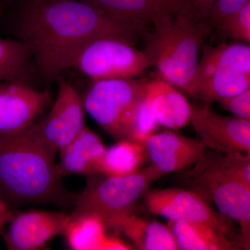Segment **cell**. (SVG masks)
Instances as JSON below:
<instances>
[{"instance_id":"obj_28","label":"cell","mask_w":250,"mask_h":250,"mask_svg":"<svg viewBox=\"0 0 250 250\" xmlns=\"http://www.w3.org/2000/svg\"><path fill=\"white\" fill-rule=\"evenodd\" d=\"M15 213L11 206L7 203L0 194V233L3 229L14 218Z\"/></svg>"},{"instance_id":"obj_21","label":"cell","mask_w":250,"mask_h":250,"mask_svg":"<svg viewBox=\"0 0 250 250\" xmlns=\"http://www.w3.org/2000/svg\"><path fill=\"white\" fill-rule=\"evenodd\" d=\"M103 220L93 215L70 218L62 234L74 250H108L111 236Z\"/></svg>"},{"instance_id":"obj_22","label":"cell","mask_w":250,"mask_h":250,"mask_svg":"<svg viewBox=\"0 0 250 250\" xmlns=\"http://www.w3.org/2000/svg\"><path fill=\"white\" fill-rule=\"evenodd\" d=\"M32 59V49L24 41L0 39V82H26Z\"/></svg>"},{"instance_id":"obj_6","label":"cell","mask_w":250,"mask_h":250,"mask_svg":"<svg viewBox=\"0 0 250 250\" xmlns=\"http://www.w3.org/2000/svg\"><path fill=\"white\" fill-rule=\"evenodd\" d=\"M148 80L93 81L82 99L83 108L115 141H132L136 122L146 104Z\"/></svg>"},{"instance_id":"obj_19","label":"cell","mask_w":250,"mask_h":250,"mask_svg":"<svg viewBox=\"0 0 250 250\" xmlns=\"http://www.w3.org/2000/svg\"><path fill=\"white\" fill-rule=\"evenodd\" d=\"M117 231L131 241L133 247L141 250H179L175 237L168 225L147 221L132 213L121 222Z\"/></svg>"},{"instance_id":"obj_3","label":"cell","mask_w":250,"mask_h":250,"mask_svg":"<svg viewBox=\"0 0 250 250\" xmlns=\"http://www.w3.org/2000/svg\"><path fill=\"white\" fill-rule=\"evenodd\" d=\"M144 52L159 77L191 96L200 49L209 29L184 10L157 20Z\"/></svg>"},{"instance_id":"obj_15","label":"cell","mask_w":250,"mask_h":250,"mask_svg":"<svg viewBox=\"0 0 250 250\" xmlns=\"http://www.w3.org/2000/svg\"><path fill=\"white\" fill-rule=\"evenodd\" d=\"M145 146L152 165L166 175L195 164L207 149L199 139L169 131L151 135Z\"/></svg>"},{"instance_id":"obj_8","label":"cell","mask_w":250,"mask_h":250,"mask_svg":"<svg viewBox=\"0 0 250 250\" xmlns=\"http://www.w3.org/2000/svg\"><path fill=\"white\" fill-rule=\"evenodd\" d=\"M150 62L144 51L134 42L118 37H103L90 41L72 61L75 68L93 81L137 78Z\"/></svg>"},{"instance_id":"obj_13","label":"cell","mask_w":250,"mask_h":250,"mask_svg":"<svg viewBox=\"0 0 250 250\" xmlns=\"http://www.w3.org/2000/svg\"><path fill=\"white\" fill-rule=\"evenodd\" d=\"M69 221L63 212L29 210L15 214L5 243L11 250H35L44 248L51 239L62 234Z\"/></svg>"},{"instance_id":"obj_11","label":"cell","mask_w":250,"mask_h":250,"mask_svg":"<svg viewBox=\"0 0 250 250\" xmlns=\"http://www.w3.org/2000/svg\"><path fill=\"white\" fill-rule=\"evenodd\" d=\"M206 148L223 153L250 154V121L223 116L210 105H192L190 122Z\"/></svg>"},{"instance_id":"obj_4","label":"cell","mask_w":250,"mask_h":250,"mask_svg":"<svg viewBox=\"0 0 250 250\" xmlns=\"http://www.w3.org/2000/svg\"><path fill=\"white\" fill-rule=\"evenodd\" d=\"M205 151L190 170L182 174L187 188L196 192L219 213L239 225L242 248L250 249V186L229 171L218 151Z\"/></svg>"},{"instance_id":"obj_16","label":"cell","mask_w":250,"mask_h":250,"mask_svg":"<svg viewBox=\"0 0 250 250\" xmlns=\"http://www.w3.org/2000/svg\"><path fill=\"white\" fill-rule=\"evenodd\" d=\"M106 147L98 135L84 126L71 142L59 151L60 160L56 164L59 178L70 175L98 174L99 166Z\"/></svg>"},{"instance_id":"obj_7","label":"cell","mask_w":250,"mask_h":250,"mask_svg":"<svg viewBox=\"0 0 250 250\" xmlns=\"http://www.w3.org/2000/svg\"><path fill=\"white\" fill-rule=\"evenodd\" d=\"M249 88L250 45L223 42L202 48L190 97L211 106Z\"/></svg>"},{"instance_id":"obj_25","label":"cell","mask_w":250,"mask_h":250,"mask_svg":"<svg viewBox=\"0 0 250 250\" xmlns=\"http://www.w3.org/2000/svg\"><path fill=\"white\" fill-rule=\"evenodd\" d=\"M221 160L231 173L250 186V154L222 152Z\"/></svg>"},{"instance_id":"obj_18","label":"cell","mask_w":250,"mask_h":250,"mask_svg":"<svg viewBox=\"0 0 250 250\" xmlns=\"http://www.w3.org/2000/svg\"><path fill=\"white\" fill-rule=\"evenodd\" d=\"M168 226L179 250H236L243 248L236 239L207 224L169 220Z\"/></svg>"},{"instance_id":"obj_17","label":"cell","mask_w":250,"mask_h":250,"mask_svg":"<svg viewBox=\"0 0 250 250\" xmlns=\"http://www.w3.org/2000/svg\"><path fill=\"white\" fill-rule=\"evenodd\" d=\"M146 100L158 124L178 130L190 122L192 105L187 98L162 79L148 80Z\"/></svg>"},{"instance_id":"obj_1","label":"cell","mask_w":250,"mask_h":250,"mask_svg":"<svg viewBox=\"0 0 250 250\" xmlns=\"http://www.w3.org/2000/svg\"><path fill=\"white\" fill-rule=\"evenodd\" d=\"M19 40L32 49L41 74L48 80L71 68L82 47L103 37L134 42L137 35L118 25L88 0H20Z\"/></svg>"},{"instance_id":"obj_26","label":"cell","mask_w":250,"mask_h":250,"mask_svg":"<svg viewBox=\"0 0 250 250\" xmlns=\"http://www.w3.org/2000/svg\"><path fill=\"white\" fill-rule=\"evenodd\" d=\"M222 109L230 112L233 116L250 121V88L241 93L224 98L219 101Z\"/></svg>"},{"instance_id":"obj_14","label":"cell","mask_w":250,"mask_h":250,"mask_svg":"<svg viewBox=\"0 0 250 250\" xmlns=\"http://www.w3.org/2000/svg\"><path fill=\"white\" fill-rule=\"evenodd\" d=\"M113 22L139 35L157 20L174 16L181 9L179 0H88Z\"/></svg>"},{"instance_id":"obj_27","label":"cell","mask_w":250,"mask_h":250,"mask_svg":"<svg viewBox=\"0 0 250 250\" xmlns=\"http://www.w3.org/2000/svg\"><path fill=\"white\" fill-rule=\"evenodd\" d=\"M179 1H180L181 9L192 15L199 22L208 27L207 20L214 0H179Z\"/></svg>"},{"instance_id":"obj_24","label":"cell","mask_w":250,"mask_h":250,"mask_svg":"<svg viewBox=\"0 0 250 250\" xmlns=\"http://www.w3.org/2000/svg\"><path fill=\"white\" fill-rule=\"evenodd\" d=\"M250 0H214L207 20L210 30L220 29L229 18L243 9Z\"/></svg>"},{"instance_id":"obj_9","label":"cell","mask_w":250,"mask_h":250,"mask_svg":"<svg viewBox=\"0 0 250 250\" xmlns=\"http://www.w3.org/2000/svg\"><path fill=\"white\" fill-rule=\"evenodd\" d=\"M84 108L75 87L59 82L58 93L48 114L24 133L46 150L57 156L84 127Z\"/></svg>"},{"instance_id":"obj_5","label":"cell","mask_w":250,"mask_h":250,"mask_svg":"<svg viewBox=\"0 0 250 250\" xmlns=\"http://www.w3.org/2000/svg\"><path fill=\"white\" fill-rule=\"evenodd\" d=\"M165 175L151 165L123 177L88 176L84 190L77 195L69 217L95 215L103 220L106 229L117 231L149 187Z\"/></svg>"},{"instance_id":"obj_20","label":"cell","mask_w":250,"mask_h":250,"mask_svg":"<svg viewBox=\"0 0 250 250\" xmlns=\"http://www.w3.org/2000/svg\"><path fill=\"white\" fill-rule=\"evenodd\" d=\"M148 159L146 146L131 140L116 141L106 148L99 166L98 174L109 177H123L142 168Z\"/></svg>"},{"instance_id":"obj_2","label":"cell","mask_w":250,"mask_h":250,"mask_svg":"<svg viewBox=\"0 0 250 250\" xmlns=\"http://www.w3.org/2000/svg\"><path fill=\"white\" fill-rule=\"evenodd\" d=\"M56 156L24 134H0V194L10 206L75 205L56 172Z\"/></svg>"},{"instance_id":"obj_10","label":"cell","mask_w":250,"mask_h":250,"mask_svg":"<svg viewBox=\"0 0 250 250\" xmlns=\"http://www.w3.org/2000/svg\"><path fill=\"white\" fill-rule=\"evenodd\" d=\"M143 197L148 210L168 220L207 224L229 236L231 219L213 209L196 192L188 188L148 189Z\"/></svg>"},{"instance_id":"obj_23","label":"cell","mask_w":250,"mask_h":250,"mask_svg":"<svg viewBox=\"0 0 250 250\" xmlns=\"http://www.w3.org/2000/svg\"><path fill=\"white\" fill-rule=\"evenodd\" d=\"M225 36L250 45V1L236 14L229 18L219 29Z\"/></svg>"},{"instance_id":"obj_12","label":"cell","mask_w":250,"mask_h":250,"mask_svg":"<svg viewBox=\"0 0 250 250\" xmlns=\"http://www.w3.org/2000/svg\"><path fill=\"white\" fill-rule=\"evenodd\" d=\"M50 103L47 90L18 81L0 82V134H19L27 129Z\"/></svg>"}]
</instances>
